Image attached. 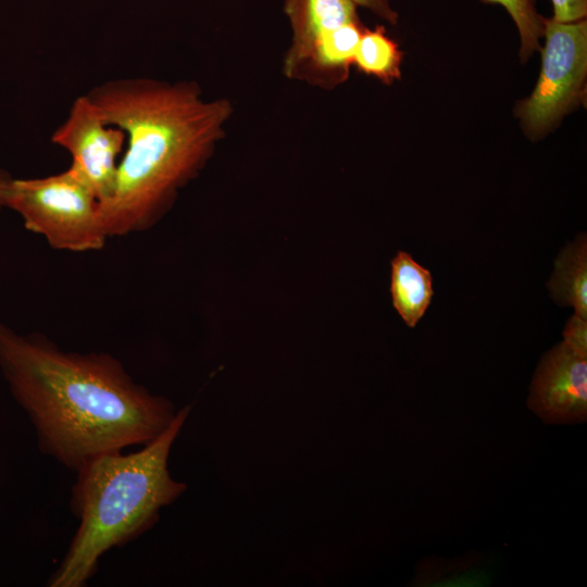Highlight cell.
Returning a JSON list of instances; mask_svg holds the SVG:
<instances>
[{
  "mask_svg": "<svg viewBox=\"0 0 587 587\" xmlns=\"http://www.w3.org/2000/svg\"><path fill=\"white\" fill-rule=\"evenodd\" d=\"M0 372L40 451L75 472L102 453L148 444L176 415L170 400L137 384L112 354L65 351L2 321Z\"/></svg>",
  "mask_w": 587,
  "mask_h": 587,
  "instance_id": "1",
  "label": "cell"
},
{
  "mask_svg": "<svg viewBox=\"0 0 587 587\" xmlns=\"http://www.w3.org/2000/svg\"><path fill=\"white\" fill-rule=\"evenodd\" d=\"M547 288L555 303L572 307L574 314L587 319V237L577 235L554 260Z\"/></svg>",
  "mask_w": 587,
  "mask_h": 587,
  "instance_id": "10",
  "label": "cell"
},
{
  "mask_svg": "<svg viewBox=\"0 0 587 587\" xmlns=\"http://www.w3.org/2000/svg\"><path fill=\"white\" fill-rule=\"evenodd\" d=\"M51 141L70 153V166L89 185L100 204L110 200L125 148L123 130L107 123L91 100L82 95L72 102Z\"/></svg>",
  "mask_w": 587,
  "mask_h": 587,
  "instance_id": "6",
  "label": "cell"
},
{
  "mask_svg": "<svg viewBox=\"0 0 587 587\" xmlns=\"http://www.w3.org/2000/svg\"><path fill=\"white\" fill-rule=\"evenodd\" d=\"M553 18L560 22H575L585 18L587 0H551Z\"/></svg>",
  "mask_w": 587,
  "mask_h": 587,
  "instance_id": "14",
  "label": "cell"
},
{
  "mask_svg": "<svg viewBox=\"0 0 587 587\" xmlns=\"http://www.w3.org/2000/svg\"><path fill=\"white\" fill-rule=\"evenodd\" d=\"M390 294L398 314L409 327H415L434 295L430 272L408 252L398 251L391 260Z\"/></svg>",
  "mask_w": 587,
  "mask_h": 587,
  "instance_id": "9",
  "label": "cell"
},
{
  "mask_svg": "<svg viewBox=\"0 0 587 587\" xmlns=\"http://www.w3.org/2000/svg\"><path fill=\"white\" fill-rule=\"evenodd\" d=\"M542 66L520 114L533 135L550 128L577 100L587 70V22L545 20Z\"/></svg>",
  "mask_w": 587,
  "mask_h": 587,
  "instance_id": "5",
  "label": "cell"
},
{
  "mask_svg": "<svg viewBox=\"0 0 587 587\" xmlns=\"http://www.w3.org/2000/svg\"><path fill=\"white\" fill-rule=\"evenodd\" d=\"M12 177L0 167V211L5 208V191Z\"/></svg>",
  "mask_w": 587,
  "mask_h": 587,
  "instance_id": "16",
  "label": "cell"
},
{
  "mask_svg": "<svg viewBox=\"0 0 587 587\" xmlns=\"http://www.w3.org/2000/svg\"><path fill=\"white\" fill-rule=\"evenodd\" d=\"M190 405L139 451L102 453L76 471L70 507L78 527L49 587H83L97 573L99 561L149 530L162 508L186 489L168 471L167 460Z\"/></svg>",
  "mask_w": 587,
  "mask_h": 587,
  "instance_id": "3",
  "label": "cell"
},
{
  "mask_svg": "<svg viewBox=\"0 0 587 587\" xmlns=\"http://www.w3.org/2000/svg\"><path fill=\"white\" fill-rule=\"evenodd\" d=\"M4 203L55 250L98 251L109 239L99 199L71 166L45 177L12 178Z\"/></svg>",
  "mask_w": 587,
  "mask_h": 587,
  "instance_id": "4",
  "label": "cell"
},
{
  "mask_svg": "<svg viewBox=\"0 0 587 587\" xmlns=\"http://www.w3.org/2000/svg\"><path fill=\"white\" fill-rule=\"evenodd\" d=\"M353 63L365 74L373 75L387 84L400 78L401 53L382 26L364 29Z\"/></svg>",
  "mask_w": 587,
  "mask_h": 587,
  "instance_id": "11",
  "label": "cell"
},
{
  "mask_svg": "<svg viewBox=\"0 0 587 587\" xmlns=\"http://www.w3.org/2000/svg\"><path fill=\"white\" fill-rule=\"evenodd\" d=\"M563 341L580 355L587 357V319L573 314L564 326Z\"/></svg>",
  "mask_w": 587,
  "mask_h": 587,
  "instance_id": "13",
  "label": "cell"
},
{
  "mask_svg": "<svg viewBox=\"0 0 587 587\" xmlns=\"http://www.w3.org/2000/svg\"><path fill=\"white\" fill-rule=\"evenodd\" d=\"M500 4L511 15L521 37V59L526 60L539 48V38L544 35L545 18L537 12L535 0H483Z\"/></svg>",
  "mask_w": 587,
  "mask_h": 587,
  "instance_id": "12",
  "label": "cell"
},
{
  "mask_svg": "<svg viewBox=\"0 0 587 587\" xmlns=\"http://www.w3.org/2000/svg\"><path fill=\"white\" fill-rule=\"evenodd\" d=\"M528 409L544 423L574 425L587 420V357L564 341L546 352L533 375Z\"/></svg>",
  "mask_w": 587,
  "mask_h": 587,
  "instance_id": "8",
  "label": "cell"
},
{
  "mask_svg": "<svg viewBox=\"0 0 587 587\" xmlns=\"http://www.w3.org/2000/svg\"><path fill=\"white\" fill-rule=\"evenodd\" d=\"M357 5L363 7L383 20L396 24L398 13L391 8L389 0H352Z\"/></svg>",
  "mask_w": 587,
  "mask_h": 587,
  "instance_id": "15",
  "label": "cell"
},
{
  "mask_svg": "<svg viewBox=\"0 0 587 587\" xmlns=\"http://www.w3.org/2000/svg\"><path fill=\"white\" fill-rule=\"evenodd\" d=\"M86 96L125 135L115 189L101 205L109 238L154 226L224 137L233 108L205 99L195 82L110 79Z\"/></svg>",
  "mask_w": 587,
  "mask_h": 587,
  "instance_id": "2",
  "label": "cell"
},
{
  "mask_svg": "<svg viewBox=\"0 0 587 587\" xmlns=\"http://www.w3.org/2000/svg\"><path fill=\"white\" fill-rule=\"evenodd\" d=\"M284 10L292 33L284 75L317 87L338 30L360 21L357 4L352 0H285Z\"/></svg>",
  "mask_w": 587,
  "mask_h": 587,
  "instance_id": "7",
  "label": "cell"
}]
</instances>
